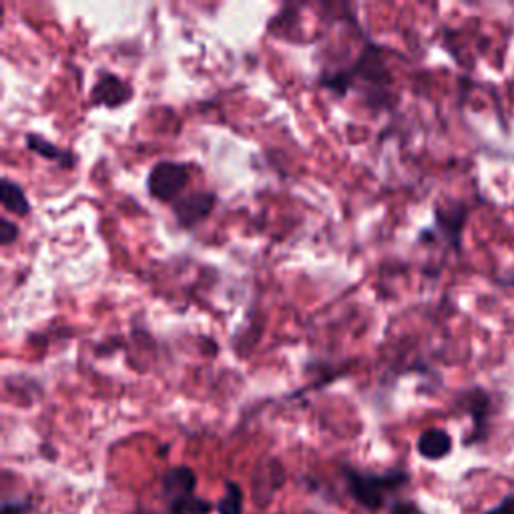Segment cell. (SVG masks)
<instances>
[{
	"label": "cell",
	"instance_id": "cell-1",
	"mask_svg": "<svg viewBox=\"0 0 514 514\" xmlns=\"http://www.w3.org/2000/svg\"><path fill=\"white\" fill-rule=\"evenodd\" d=\"M356 81L364 83V87H370V99L380 97L382 103H386L384 95H388V87H390L392 77L390 73H388L386 65L382 63L380 48L366 47L352 69L319 74V85L335 92L338 97H344L345 92L352 91Z\"/></svg>",
	"mask_w": 514,
	"mask_h": 514
},
{
	"label": "cell",
	"instance_id": "cell-2",
	"mask_svg": "<svg viewBox=\"0 0 514 514\" xmlns=\"http://www.w3.org/2000/svg\"><path fill=\"white\" fill-rule=\"evenodd\" d=\"M191 183V165L181 161H157L147 173V193L161 204H175Z\"/></svg>",
	"mask_w": 514,
	"mask_h": 514
},
{
	"label": "cell",
	"instance_id": "cell-3",
	"mask_svg": "<svg viewBox=\"0 0 514 514\" xmlns=\"http://www.w3.org/2000/svg\"><path fill=\"white\" fill-rule=\"evenodd\" d=\"M348 486L360 504L366 509H380L384 502V491H390L406 483L404 472H388V475H360L356 470H348Z\"/></svg>",
	"mask_w": 514,
	"mask_h": 514
},
{
	"label": "cell",
	"instance_id": "cell-4",
	"mask_svg": "<svg viewBox=\"0 0 514 514\" xmlns=\"http://www.w3.org/2000/svg\"><path fill=\"white\" fill-rule=\"evenodd\" d=\"M217 205V193L199 189L193 193H183V196L171 204V212L177 225L181 230H193L205 222L213 213Z\"/></svg>",
	"mask_w": 514,
	"mask_h": 514
},
{
	"label": "cell",
	"instance_id": "cell-5",
	"mask_svg": "<svg viewBox=\"0 0 514 514\" xmlns=\"http://www.w3.org/2000/svg\"><path fill=\"white\" fill-rule=\"evenodd\" d=\"M133 99V85L119 74L107 69L97 73L91 89V105L103 109H121Z\"/></svg>",
	"mask_w": 514,
	"mask_h": 514
},
{
	"label": "cell",
	"instance_id": "cell-6",
	"mask_svg": "<svg viewBox=\"0 0 514 514\" xmlns=\"http://www.w3.org/2000/svg\"><path fill=\"white\" fill-rule=\"evenodd\" d=\"M24 143H27L29 151H32V153L39 157H43L45 161H53L58 167H63V170H73V167H77L79 157L74 155L71 149L58 147L57 143L45 139L43 135L27 133L24 135Z\"/></svg>",
	"mask_w": 514,
	"mask_h": 514
},
{
	"label": "cell",
	"instance_id": "cell-7",
	"mask_svg": "<svg viewBox=\"0 0 514 514\" xmlns=\"http://www.w3.org/2000/svg\"><path fill=\"white\" fill-rule=\"evenodd\" d=\"M0 199H3V207L6 213H13L16 217H29L30 215V201L27 193L19 183L13 181L11 177H3L0 181Z\"/></svg>",
	"mask_w": 514,
	"mask_h": 514
},
{
	"label": "cell",
	"instance_id": "cell-8",
	"mask_svg": "<svg viewBox=\"0 0 514 514\" xmlns=\"http://www.w3.org/2000/svg\"><path fill=\"white\" fill-rule=\"evenodd\" d=\"M452 449L450 436L440 428L426 430V432L418 438V452L428 460L444 458Z\"/></svg>",
	"mask_w": 514,
	"mask_h": 514
},
{
	"label": "cell",
	"instance_id": "cell-9",
	"mask_svg": "<svg viewBox=\"0 0 514 514\" xmlns=\"http://www.w3.org/2000/svg\"><path fill=\"white\" fill-rule=\"evenodd\" d=\"M163 486L167 494H173L175 499H183V496H191L193 488H196V475L187 466L173 468L165 475Z\"/></svg>",
	"mask_w": 514,
	"mask_h": 514
},
{
	"label": "cell",
	"instance_id": "cell-10",
	"mask_svg": "<svg viewBox=\"0 0 514 514\" xmlns=\"http://www.w3.org/2000/svg\"><path fill=\"white\" fill-rule=\"evenodd\" d=\"M465 207H442L436 212V223L440 227V231L449 235V240L457 243L460 240L462 223H465Z\"/></svg>",
	"mask_w": 514,
	"mask_h": 514
},
{
	"label": "cell",
	"instance_id": "cell-11",
	"mask_svg": "<svg viewBox=\"0 0 514 514\" xmlns=\"http://www.w3.org/2000/svg\"><path fill=\"white\" fill-rule=\"evenodd\" d=\"M212 510V504L205 501H197L193 496H183V499H175L170 514H207Z\"/></svg>",
	"mask_w": 514,
	"mask_h": 514
},
{
	"label": "cell",
	"instance_id": "cell-12",
	"mask_svg": "<svg viewBox=\"0 0 514 514\" xmlns=\"http://www.w3.org/2000/svg\"><path fill=\"white\" fill-rule=\"evenodd\" d=\"M243 507V496L241 491L235 484H227V492L222 501H219V514H241Z\"/></svg>",
	"mask_w": 514,
	"mask_h": 514
},
{
	"label": "cell",
	"instance_id": "cell-13",
	"mask_svg": "<svg viewBox=\"0 0 514 514\" xmlns=\"http://www.w3.org/2000/svg\"><path fill=\"white\" fill-rule=\"evenodd\" d=\"M19 225L13 223L11 219H6L3 217L0 219V243H3L4 248L8 246H13V243L19 240Z\"/></svg>",
	"mask_w": 514,
	"mask_h": 514
},
{
	"label": "cell",
	"instance_id": "cell-14",
	"mask_svg": "<svg viewBox=\"0 0 514 514\" xmlns=\"http://www.w3.org/2000/svg\"><path fill=\"white\" fill-rule=\"evenodd\" d=\"M488 514H514V496H510V499H507V501H502L499 507Z\"/></svg>",
	"mask_w": 514,
	"mask_h": 514
},
{
	"label": "cell",
	"instance_id": "cell-15",
	"mask_svg": "<svg viewBox=\"0 0 514 514\" xmlns=\"http://www.w3.org/2000/svg\"><path fill=\"white\" fill-rule=\"evenodd\" d=\"M392 514H414V509H412L410 504H396Z\"/></svg>",
	"mask_w": 514,
	"mask_h": 514
},
{
	"label": "cell",
	"instance_id": "cell-16",
	"mask_svg": "<svg viewBox=\"0 0 514 514\" xmlns=\"http://www.w3.org/2000/svg\"><path fill=\"white\" fill-rule=\"evenodd\" d=\"M510 285H514V274H512V277H510Z\"/></svg>",
	"mask_w": 514,
	"mask_h": 514
}]
</instances>
